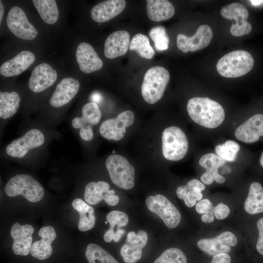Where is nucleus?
I'll list each match as a JSON object with an SVG mask.
<instances>
[{
	"label": "nucleus",
	"mask_w": 263,
	"mask_h": 263,
	"mask_svg": "<svg viewBox=\"0 0 263 263\" xmlns=\"http://www.w3.org/2000/svg\"><path fill=\"white\" fill-rule=\"evenodd\" d=\"M225 161L217 154L209 153L203 155L199 164L206 169L201 176V181L207 185L211 184L214 181L219 184L225 182V178L218 172V168L225 165Z\"/></svg>",
	"instance_id": "19"
},
{
	"label": "nucleus",
	"mask_w": 263,
	"mask_h": 263,
	"mask_svg": "<svg viewBox=\"0 0 263 263\" xmlns=\"http://www.w3.org/2000/svg\"><path fill=\"white\" fill-rule=\"evenodd\" d=\"M114 232V231H112L110 229L107 230L103 236L104 240L107 243L111 242L113 240Z\"/></svg>",
	"instance_id": "46"
},
{
	"label": "nucleus",
	"mask_w": 263,
	"mask_h": 263,
	"mask_svg": "<svg viewBox=\"0 0 263 263\" xmlns=\"http://www.w3.org/2000/svg\"><path fill=\"white\" fill-rule=\"evenodd\" d=\"M170 75L164 67L156 66L145 73L141 85V94L144 100L153 104L163 96L169 83Z\"/></svg>",
	"instance_id": "3"
},
{
	"label": "nucleus",
	"mask_w": 263,
	"mask_h": 263,
	"mask_svg": "<svg viewBox=\"0 0 263 263\" xmlns=\"http://www.w3.org/2000/svg\"><path fill=\"white\" fill-rule=\"evenodd\" d=\"M85 256L89 263H118L104 249L94 243L87 245Z\"/></svg>",
	"instance_id": "34"
},
{
	"label": "nucleus",
	"mask_w": 263,
	"mask_h": 263,
	"mask_svg": "<svg viewBox=\"0 0 263 263\" xmlns=\"http://www.w3.org/2000/svg\"><path fill=\"white\" fill-rule=\"evenodd\" d=\"M148 242L147 233L139 230L137 233L129 232L125 243L121 246L120 255L125 263H136L141 258L143 248Z\"/></svg>",
	"instance_id": "14"
},
{
	"label": "nucleus",
	"mask_w": 263,
	"mask_h": 263,
	"mask_svg": "<svg viewBox=\"0 0 263 263\" xmlns=\"http://www.w3.org/2000/svg\"><path fill=\"white\" fill-rule=\"evenodd\" d=\"M236 138L245 143H253L263 136V113L251 116L235 130Z\"/></svg>",
	"instance_id": "15"
},
{
	"label": "nucleus",
	"mask_w": 263,
	"mask_h": 263,
	"mask_svg": "<svg viewBox=\"0 0 263 263\" xmlns=\"http://www.w3.org/2000/svg\"><path fill=\"white\" fill-rule=\"evenodd\" d=\"M149 36L157 50L164 51L169 48V39L163 26H157L152 28L150 31Z\"/></svg>",
	"instance_id": "37"
},
{
	"label": "nucleus",
	"mask_w": 263,
	"mask_h": 263,
	"mask_svg": "<svg viewBox=\"0 0 263 263\" xmlns=\"http://www.w3.org/2000/svg\"><path fill=\"white\" fill-rule=\"evenodd\" d=\"M106 219L110 224L109 229L112 231H114L115 226L117 225L118 227L124 226L129 222L128 216L125 212L115 210L110 212L107 215Z\"/></svg>",
	"instance_id": "38"
},
{
	"label": "nucleus",
	"mask_w": 263,
	"mask_h": 263,
	"mask_svg": "<svg viewBox=\"0 0 263 263\" xmlns=\"http://www.w3.org/2000/svg\"><path fill=\"white\" fill-rule=\"evenodd\" d=\"M230 212L229 207L223 203L218 204L213 208L214 216L218 220L226 218L229 215Z\"/></svg>",
	"instance_id": "39"
},
{
	"label": "nucleus",
	"mask_w": 263,
	"mask_h": 263,
	"mask_svg": "<svg viewBox=\"0 0 263 263\" xmlns=\"http://www.w3.org/2000/svg\"><path fill=\"white\" fill-rule=\"evenodd\" d=\"M38 234L41 239L32 244L30 253L33 257L43 260L51 255L53 252L51 244L56 234L54 228L49 225L42 227Z\"/></svg>",
	"instance_id": "24"
},
{
	"label": "nucleus",
	"mask_w": 263,
	"mask_h": 263,
	"mask_svg": "<svg viewBox=\"0 0 263 263\" xmlns=\"http://www.w3.org/2000/svg\"><path fill=\"white\" fill-rule=\"evenodd\" d=\"M106 167L112 182L124 189L134 186L135 169L128 160L119 154H112L106 160Z\"/></svg>",
	"instance_id": "5"
},
{
	"label": "nucleus",
	"mask_w": 263,
	"mask_h": 263,
	"mask_svg": "<svg viewBox=\"0 0 263 263\" xmlns=\"http://www.w3.org/2000/svg\"><path fill=\"white\" fill-rule=\"evenodd\" d=\"M237 239L234 233L226 231L214 238H203L198 241V247L209 255L227 253L231 251L230 246L237 244Z\"/></svg>",
	"instance_id": "12"
},
{
	"label": "nucleus",
	"mask_w": 263,
	"mask_h": 263,
	"mask_svg": "<svg viewBox=\"0 0 263 263\" xmlns=\"http://www.w3.org/2000/svg\"><path fill=\"white\" fill-rule=\"evenodd\" d=\"M101 117V113L97 104L89 102L82 108V116L73 119L72 126L75 129H79L80 134L92 132V126L97 124Z\"/></svg>",
	"instance_id": "20"
},
{
	"label": "nucleus",
	"mask_w": 263,
	"mask_h": 263,
	"mask_svg": "<svg viewBox=\"0 0 263 263\" xmlns=\"http://www.w3.org/2000/svg\"><path fill=\"white\" fill-rule=\"evenodd\" d=\"M220 13L223 18L234 20L230 28L233 36L241 37L251 32L252 25L247 21L249 13L243 4L239 2L231 3L223 6Z\"/></svg>",
	"instance_id": "8"
},
{
	"label": "nucleus",
	"mask_w": 263,
	"mask_h": 263,
	"mask_svg": "<svg viewBox=\"0 0 263 263\" xmlns=\"http://www.w3.org/2000/svg\"><path fill=\"white\" fill-rule=\"evenodd\" d=\"M33 4L42 19L46 23L53 24L58 20L59 11L55 0H33Z\"/></svg>",
	"instance_id": "32"
},
{
	"label": "nucleus",
	"mask_w": 263,
	"mask_h": 263,
	"mask_svg": "<svg viewBox=\"0 0 263 263\" xmlns=\"http://www.w3.org/2000/svg\"><path fill=\"white\" fill-rule=\"evenodd\" d=\"M231 258L227 253H219L213 256L210 263H230Z\"/></svg>",
	"instance_id": "42"
},
{
	"label": "nucleus",
	"mask_w": 263,
	"mask_h": 263,
	"mask_svg": "<svg viewBox=\"0 0 263 263\" xmlns=\"http://www.w3.org/2000/svg\"><path fill=\"white\" fill-rule=\"evenodd\" d=\"M213 32L207 25H200L191 37L179 34L177 37V46L184 53L201 50L210 43Z\"/></svg>",
	"instance_id": "13"
},
{
	"label": "nucleus",
	"mask_w": 263,
	"mask_h": 263,
	"mask_svg": "<svg viewBox=\"0 0 263 263\" xmlns=\"http://www.w3.org/2000/svg\"><path fill=\"white\" fill-rule=\"evenodd\" d=\"M57 75L56 71L50 64L41 63L33 70L29 80V88L34 93L43 92L55 82Z\"/></svg>",
	"instance_id": "17"
},
{
	"label": "nucleus",
	"mask_w": 263,
	"mask_h": 263,
	"mask_svg": "<svg viewBox=\"0 0 263 263\" xmlns=\"http://www.w3.org/2000/svg\"><path fill=\"white\" fill-rule=\"evenodd\" d=\"M130 35L125 30H118L107 38L104 46V53L109 59L125 55L130 45Z\"/></svg>",
	"instance_id": "21"
},
{
	"label": "nucleus",
	"mask_w": 263,
	"mask_h": 263,
	"mask_svg": "<svg viewBox=\"0 0 263 263\" xmlns=\"http://www.w3.org/2000/svg\"><path fill=\"white\" fill-rule=\"evenodd\" d=\"M205 189V185L197 179H193L184 186L178 187L176 191V195L183 199L185 205L189 207L194 206L196 202L203 198L202 190Z\"/></svg>",
	"instance_id": "26"
},
{
	"label": "nucleus",
	"mask_w": 263,
	"mask_h": 263,
	"mask_svg": "<svg viewBox=\"0 0 263 263\" xmlns=\"http://www.w3.org/2000/svg\"><path fill=\"white\" fill-rule=\"evenodd\" d=\"M4 192L11 197L22 195L32 203L40 201L44 194L41 184L31 175L24 174L11 178L5 186Z\"/></svg>",
	"instance_id": "4"
},
{
	"label": "nucleus",
	"mask_w": 263,
	"mask_h": 263,
	"mask_svg": "<svg viewBox=\"0 0 263 263\" xmlns=\"http://www.w3.org/2000/svg\"><path fill=\"white\" fill-rule=\"evenodd\" d=\"M79 81L72 77H66L57 84L49 99L50 104L54 107H60L68 103L78 93Z\"/></svg>",
	"instance_id": "18"
},
{
	"label": "nucleus",
	"mask_w": 263,
	"mask_h": 263,
	"mask_svg": "<svg viewBox=\"0 0 263 263\" xmlns=\"http://www.w3.org/2000/svg\"><path fill=\"white\" fill-rule=\"evenodd\" d=\"M187 259L183 252L179 248L172 247L164 251L153 263H187Z\"/></svg>",
	"instance_id": "36"
},
{
	"label": "nucleus",
	"mask_w": 263,
	"mask_h": 263,
	"mask_svg": "<svg viewBox=\"0 0 263 263\" xmlns=\"http://www.w3.org/2000/svg\"><path fill=\"white\" fill-rule=\"evenodd\" d=\"M187 109L193 121L207 128H217L225 120V113L222 106L208 97L190 98L188 102Z\"/></svg>",
	"instance_id": "1"
},
{
	"label": "nucleus",
	"mask_w": 263,
	"mask_h": 263,
	"mask_svg": "<svg viewBox=\"0 0 263 263\" xmlns=\"http://www.w3.org/2000/svg\"><path fill=\"white\" fill-rule=\"evenodd\" d=\"M213 208L214 207L202 215L201 216V220L203 222L209 224L214 221V215L213 213Z\"/></svg>",
	"instance_id": "44"
},
{
	"label": "nucleus",
	"mask_w": 263,
	"mask_h": 263,
	"mask_svg": "<svg viewBox=\"0 0 263 263\" xmlns=\"http://www.w3.org/2000/svg\"><path fill=\"white\" fill-rule=\"evenodd\" d=\"M134 120L133 113L126 110L113 118L104 120L100 125V134L108 140L119 141L125 135L126 128L131 126Z\"/></svg>",
	"instance_id": "10"
},
{
	"label": "nucleus",
	"mask_w": 263,
	"mask_h": 263,
	"mask_svg": "<svg viewBox=\"0 0 263 263\" xmlns=\"http://www.w3.org/2000/svg\"><path fill=\"white\" fill-rule=\"evenodd\" d=\"M34 231V228L31 225H21L16 223L12 225L10 235L13 239L12 250L15 254L26 256L29 253Z\"/></svg>",
	"instance_id": "16"
},
{
	"label": "nucleus",
	"mask_w": 263,
	"mask_h": 263,
	"mask_svg": "<svg viewBox=\"0 0 263 263\" xmlns=\"http://www.w3.org/2000/svg\"><path fill=\"white\" fill-rule=\"evenodd\" d=\"M240 149L239 144L235 141L228 140L224 143L216 146L215 151L216 154L228 162L234 161Z\"/></svg>",
	"instance_id": "35"
},
{
	"label": "nucleus",
	"mask_w": 263,
	"mask_h": 263,
	"mask_svg": "<svg viewBox=\"0 0 263 263\" xmlns=\"http://www.w3.org/2000/svg\"><path fill=\"white\" fill-rule=\"evenodd\" d=\"M35 60V56L33 53L27 51H21L13 58L2 64L0 73L6 77L19 75L27 70Z\"/></svg>",
	"instance_id": "25"
},
{
	"label": "nucleus",
	"mask_w": 263,
	"mask_h": 263,
	"mask_svg": "<svg viewBox=\"0 0 263 263\" xmlns=\"http://www.w3.org/2000/svg\"><path fill=\"white\" fill-rule=\"evenodd\" d=\"M91 98L92 100L94 101L93 102L96 103V102L100 101V100L101 99V96L98 93H94L93 94Z\"/></svg>",
	"instance_id": "47"
},
{
	"label": "nucleus",
	"mask_w": 263,
	"mask_h": 263,
	"mask_svg": "<svg viewBox=\"0 0 263 263\" xmlns=\"http://www.w3.org/2000/svg\"><path fill=\"white\" fill-rule=\"evenodd\" d=\"M108 194H115L113 189H110L108 183L102 181L91 182L85 187L84 197L87 204L94 205L104 200Z\"/></svg>",
	"instance_id": "29"
},
{
	"label": "nucleus",
	"mask_w": 263,
	"mask_h": 263,
	"mask_svg": "<svg viewBox=\"0 0 263 263\" xmlns=\"http://www.w3.org/2000/svg\"><path fill=\"white\" fill-rule=\"evenodd\" d=\"M259 164L261 167L263 168V151L262 152L259 158Z\"/></svg>",
	"instance_id": "50"
},
{
	"label": "nucleus",
	"mask_w": 263,
	"mask_h": 263,
	"mask_svg": "<svg viewBox=\"0 0 263 263\" xmlns=\"http://www.w3.org/2000/svg\"><path fill=\"white\" fill-rule=\"evenodd\" d=\"M125 232V230L124 229L121 228H117L114 232L113 238V241L116 243L118 242L120 240Z\"/></svg>",
	"instance_id": "45"
},
{
	"label": "nucleus",
	"mask_w": 263,
	"mask_h": 263,
	"mask_svg": "<svg viewBox=\"0 0 263 263\" xmlns=\"http://www.w3.org/2000/svg\"><path fill=\"white\" fill-rule=\"evenodd\" d=\"M259 237L256 244L257 251L263 255V217L260 218L257 223Z\"/></svg>",
	"instance_id": "40"
},
{
	"label": "nucleus",
	"mask_w": 263,
	"mask_h": 263,
	"mask_svg": "<svg viewBox=\"0 0 263 263\" xmlns=\"http://www.w3.org/2000/svg\"><path fill=\"white\" fill-rule=\"evenodd\" d=\"M124 0H107L97 3L91 10V16L95 22L108 21L120 14L125 9Z\"/></svg>",
	"instance_id": "23"
},
{
	"label": "nucleus",
	"mask_w": 263,
	"mask_h": 263,
	"mask_svg": "<svg viewBox=\"0 0 263 263\" xmlns=\"http://www.w3.org/2000/svg\"><path fill=\"white\" fill-rule=\"evenodd\" d=\"M72 205L79 215L78 224L79 230L85 232L93 228L95 223L94 208L80 198L74 199Z\"/></svg>",
	"instance_id": "30"
},
{
	"label": "nucleus",
	"mask_w": 263,
	"mask_h": 263,
	"mask_svg": "<svg viewBox=\"0 0 263 263\" xmlns=\"http://www.w3.org/2000/svg\"><path fill=\"white\" fill-rule=\"evenodd\" d=\"M4 7L1 0H0V23L1 22V20L3 17L4 13Z\"/></svg>",
	"instance_id": "48"
},
{
	"label": "nucleus",
	"mask_w": 263,
	"mask_h": 263,
	"mask_svg": "<svg viewBox=\"0 0 263 263\" xmlns=\"http://www.w3.org/2000/svg\"><path fill=\"white\" fill-rule=\"evenodd\" d=\"M20 101V97L16 92H0V118L7 119L13 116L19 109Z\"/></svg>",
	"instance_id": "31"
},
{
	"label": "nucleus",
	"mask_w": 263,
	"mask_h": 263,
	"mask_svg": "<svg viewBox=\"0 0 263 263\" xmlns=\"http://www.w3.org/2000/svg\"><path fill=\"white\" fill-rule=\"evenodd\" d=\"M147 13L148 18L154 21H161L171 18L175 9L172 4L167 0H147Z\"/></svg>",
	"instance_id": "27"
},
{
	"label": "nucleus",
	"mask_w": 263,
	"mask_h": 263,
	"mask_svg": "<svg viewBox=\"0 0 263 263\" xmlns=\"http://www.w3.org/2000/svg\"><path fill=\"white\" fill-rule=\"evenodd\" d=\"M145 203L147 208L158 215L168 227L174 228L180 224V212L164 195L157 194L149 196L146 198Z\"/></svg>",
	"instance_id": "7"
},
{
	"label": "nucleus",
	"mask_w": 263,
	"mask_h": 263,
	"mask_svg": "<svg viewBox=\"0 0 263 263\" xmlns=\"http://www.w3.org/2000/svg\"><path fill=\"white\" fill-rule=\"evenodd\" d=\"M249 1L254 6H257L263 3V0H252Z\"/></svg>",
	"instance_id": "49"
},
{
	"label": "nucleus",
	"mask_w": 263,
	"mask_h": 263,
	"mask_svg": "<svg viewBox=\"0 0 263 263\" xmlns=\"http://www.w3.org/2000/svg\"><path fill=\"white\" fill-rule=\"evenodd\" d=\"M254 60L248 52L238 50L222 56L216 65L218 73L227 78H236L245 75L253 67Z\"/></svg>",
	"instance_id": "2"
},
{
	"label": "nucleus",
	"mask_w": 263,
	"mask_h": 263,
	"mask_svg": "<svg viewBox=\"0 0 263 263\" xmlns=\"http://www.w3.org/2000/svg\"><path fill=\"white\" fill-rule=\"evenodd\" d=\"M129 49L135 51L141 57L146 59H151L155 55L149 38L140 33L136 34L132 37Z\"/></svg>",
	"instance_id": "33"
},
{
	"label": "nucleus",
	"mask_w": 263,
	"mask_h": 263,
	"mask_svg": "<svg viewBox=\"0 0 263 263\" xmlns=\"http://www.w3.org/2000/svg\"><path fill=\"white\" fill-rule=\"evenodd\" d=\"M76 58L80 70L86 74L100 69L103 62L94 49L86 42L80 43L76 50Z\"/></svg>",
	"instance_id": "22"
},
{
	"label": "nucleus",
	"mask_w": 263,
	"mask_h": 263,
	"mask_svg": "<svg viewBox=\"0 0 263 263\" xmlns=\"http://www.w3.org/2000/svg\"><path fill=\"white\" fill-rule=\"evenodd\" d=\"M162 153L166 159L179 161L184 157L188 149L186 134L180 128L170 126L166 128L162 135Z\"/></svg>",
	"instance_id": "6"
},
{
	"label": "nucleus",
	"mask_w": 263,
	"mask_h": 263,
	"mask_svg": "<svg viewBox=\"0 0 263 263\" xmlns=\"http://www.w3.org/2000/svg\"><path fill=\"white\" fill-rule=\"evenodd\" d=\"M105 224H107V222H105Z\"/></svg>",
	"instance_id": "51"
},
{
	"label": "nucleus",
	"mask_w": 263,
	"mask_h": 263,
	"mask_svg": "<svg viewBox=\"0 0 263 263\" xmlns=\"http://www.w3.org/2000/svg\"><path fill=\"white\" fill-rule=\"evenodd\" d=\"M244 208L246 212L251 215L263 212V187L259 182L250 184Z\"/></svg>",
	"instance_id": "28"
},
{
	"label": "nucleus",
	"mask_w": 263,
	"mask_h": 263,
	"mask_svg": "<svg viewBox=\"0 0 263 263\" xmlns=\"http://www.w3.org/2000/svg\"><path fill=\"white\" fill-rule=\"evenodd\" d=\"M213 207L212 203L207 199L200 200L195 206V209L197 212L203 214L212 209Z\"/></svg>",
	"instance_id": "41"
},
{
	"label": "nucleus",
	"mask_w": 263,
	"mask_h": 263,
	"mask_svg": "<svg viewBox=\"0 0 263 263\" xmlns=\"http://www.w3.org/2000/svg\"><path fill=\"white\" fill-rule=\"evenodd\" d=\"M45 137L42 132L37 129H32L21 137L9 144L5 149L7 155L12 157L21 158L32 149L43 144Z\"/></svg>",
	"instance_id": "9"
},
{
	"label": "nucleus",
	"mask_w": 263,
	"mask_h": 263,
	"mask_svg": "<svg viewBox=\"0 0 263 263\" xmlns=\"http://www.w3.org/2000/svg\"><path fill=\"white\" fill-rule=\"evenodd\" d=\"M7 25L11 32L17 37L24 40H33L38 32L28 20L24 11L15 6L9 11Z\"/></svg>",
	"instance_id": "11"
},
{
	"label": "nucleus",
	"mask_w": 263,
	"mask_h": 263,
	"mask_svg": "<svg viewBox=\"0 0 263 263\" xmlns=\"http://www.w3.org/2000/svg\"><path fill=\"white\" fill-rule=\"evenodd\" d=\"M119 200V198L117 195L111 194H107L104 199L105 203L110 206L116 205L118 203Z\"/></svg>",
	"instance_id": "43"
}]
</instances>
